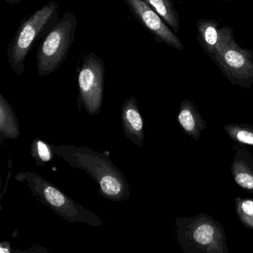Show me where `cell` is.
<instances>
[{
  "label": "cell",
  "mask_w": 253,
  "mask_h": 253,
  "mask_svg": "<svg viewBox=\"0 0 253 253\" xmlns=\"http://www.w3.org/2000/svg\"><path fill=\"white\" fill-rule=\"evenodd\" d=\"M197 40L204 52L212 60L217 52L221 37V28L217 20L212 19H200L197 22Z\"/></svg>",
  "instance_id": "12"
},
{
  "label": "cell",
  "mask_w": 253,
  "mask_h": 253,
  "mask_svg": "<svg viewBox=\"0 0 253 253\" xmlns=\"http://www.w3.org/2000/svg\"><path fill=\"white\" fill-rule=\"evenodd\" d=\"M177 241L186 253H228L223 226L205 213L191 217H177Z\"/></svg>",
  "instance_id": "4"
},
{
  "label": "cell",
  "mask_w": 253,
  "mask_h": 253,
  "mask_svg": "<svg viewBox=\"0 0 253 253\" xmlns=\"http://www.w3.org/2000/svg\"><path fill=\"white\" fill-rule=\"evenodd\" d=\"M156 11L174 33L180 30V18L173 0H144Z\"/></svg>",
  "instance_id": "14"
},
{
  "label": "cell",
  "mask_w": 253,
  "mask_h": 253,
  "mask_svg": "<svg viewBox=\"0 0 253 253\" xmlns=\"http://www.w3.org/2000/svg\"><path fill=\"white\" fill-rule=\"evenodd\" d=\"M78 26L75 14L68 11L41 41L36 54L37 69L40 76L51 75L64 63L75 41Z\"/></svg>",
  "instance_id": "5"
},
{
  "label": "cell",
  "mask_w": 253,
  "mask_h": 253,
  "mask_svg": "<svg viewBox=\"0 0 253 253\" xmlns=\"http://www.w3.org/2000/svg\"><path fill=\"white\" fill-rule=\"evenodd\" d=\"M224 129L235 143L253 146V126L229 124L224 126Z\"/></svg>",
  "instance_id": "15"
},
{
  "label": "cell",
  "mask_w": 253,
  "mask_h": 253,
  "mask_svg": "<svg viewBox=\"0 0 253 253\" xmlns=\"http://www.w3.org/2000/svg\"><path fill=\"white\" fill-rule=\"evenodd\" d=\"M233 149L231 171L234 180L244 190L253 192V155L241 143H235Z\"/></svg>",
  "instance_id": "10"
},
{
  "label": "cell",
  "mask_w": 253,
  "mask_h": 253,
  "mask_svg": "<svg viewBox=\"0 0 253 253\" xmlns=\"http://www.w3.org/2000/svg\"><path fill=\"white\" fill-rule=\"evenodd\" d=\"M60 13L58 3L49 1L21 22L7 47L8 62L16 75H23L26 57L58 23Z\"/></svg>",
  "instance_id": "2"
},
{
  "label": "cell",
  "mask_w": 253,
  "mask_h": 253,
  "mask_svg": "<svg viewBox=\"0 0 253 253\" xmlns=\"http://www.w3.org/2000/svg\"><path fill=\"white\" fill-rule=\"evenodd\" d=\"M0 252L1 253H11V249L10 244L8 242L1 243V247H0Z\"/></svg>",
  "instance_id": "18"
},
{
  "label": "cell",
  "mask_w": 253,
  "mask_h": 253,
  "mask_svg": "<svg viewBox=\"0 0 253 253\" xmlns=\"http://www.w3.org/2000/svg\"><path fill=\"white\" fill-rule=\"evenodd\" d=\"M235 207L241 223L247 229L253 230V198H236Z\"/></svg>",
  "instance_id": "17"
},
{
  "label": "cell",
  "mask_w": 253,
  "mask_h": 253,
  "mask_svg": "<svg viewBox=\"0 0 253 253\" xmlns=\"http://www.w3.org/2000/svg\"><path fill=\"white\" fill-rule=\"evenodd\" d=\"M20 183H25L31 194L57 215L72 223H85L101 226L104 222L95 213L75 202L51 182L35 171L21 170L14 176Z\"/></svg>",
  "instance_id": "3"
},
{
  "label": "cell",
  "mask_w": 253,
  "mask_h": 253,
  "mask_svg": "<svg viewBox=\"0 0 253 253\" xmlns=\"http://www.w3.org/2000/svg\"><path fill=\"white\" fill-rule=\"evenodd\" d=\"M214 1H222V0H214Z\"/></svg>",
  "instance_id": "20"
},
{
  "label": "cell",
  "mask_w": 253,
  "mask_h": 253,
  "mask_svg": "<svg viewBox=\"0 0 253 253\" xmlns=\"http://www.w3.org/2000/svg\"><path fill=\"white\" fill-rule=\"evenodd\" d=\"M30 153L38 167H42L52 161L55 155L52 145L40 138H35L32 142Z\"/></svg>",
  "instance_id": "16"
},
{
  "label": "cell",
  "mask_w": 253,
  "mask_h": 253,
  "mask_svg": "<svg viewBox=\"0 0 253 253\" xmlns=\"http://www.w3.org/2000/svg\"><path fill=\"white\" fill-rule=\"evenodd\" d=\"M55 155L72 168L88 173L99 186V194L114 202L128 200L130 186L125 175L107 155L86 146L52 145Z\"/></svg>",
  "instance_id": "1"
},
{
  "label": "cell",
  "mask_w": 253,
  "mask_h": 253,
  "mask_svg": "<svg viewBox=\"0 0 253 253\" xmlns=\"http://www.w3.org/2000/svg\"><path fill=\"white\" fill-rule=\"evenodd\" d=\"M104 62L95 53L84 56L78 69V100L88 115L96 116L103 106L104 91Z\"/></svg>",
  "instance_id": "7"
},
{
  "label": "cell",
  "mask_w": 253,
  "mask_h": 253,
  "mask_svg": "<svg viewBox=\"0 0 253 253\" xmlns=\"http://www.w3.org/2000/svg\"><path fill=\"white\" fill-rule=\"evenodd\" d=\"M124 1L133 17L153 35L157 42L166 44L177 50L184 48L183 42L177 38L176 33L144 0Z\"/></svg>",
  "instance_id": "8"
},
{
  "label": "cell",
  "mask_w": 253,
  "mask_h": 253,
  "mask_svg": "<svg viewBox=\"0 0 253 253\" xmlns=\"http://www.w3.org/2000/svg\"><path fill=\"white\" fill-rule=\"evenodd\" d=\"M121 121L124 135L139 147L144 141V123L135 97L127 99L121 106Z\"/></svg>",
  "instance_id": "9"
},
{
  "label": "cell",
  "mask_w": 253,
  "mask_h": 253,
  "mask_svg": "<svg viewBox=\"0 0 253 253\" xmlns=\"http://www.w3.org/2000/svg\"><path fill=\"white\" fill-rule=\"evenodd\" d=\"M2 1L10 5H16V4L20 3L23 0H2Z\"/></svg>",
  "instance_id": "19"
},
{
  "label": "cell",
  "mask_w": 253,
  "mask_h": 253,
  "mask_svg": "<svg viewBox=\"0 0 253 253\" xmlns=\"http://www.w3.org/2000/svg\"><path fill=\"white\" fill-rule=\"evenodd\" d=\"M177 121L182 129L195 141H198L201 132L205 129L207 124L193 103L189 100L180 103Z\"/></svg>",
  "instance_id": "11"
},
{
  "label": "cell",
  "mask_w": 253,
  "mask_h": 253,
  "mask_svg": "<svg viewBox=\"0 0 253 253\" xmlns=\"http://www.w3.org/2000/svg\"><path fill=\"white\" fill-rule=\"evenodd\" d=\"M213 61L232 85L250 88L253 84V51L240 46L229 26L221 28V37Z\"/></svg>",
  "instance_id": "6"
},
{
  "label": "cell",
  "mask_w": 253,
  "mask_h": 253,
  "mask_svg": "<svg viewBox=\"0 0 253 253\" xmlns=\"http://www.w3.org/2000/svg\"><path fill=\"white\" fill-rule=\"evenodd\" d=\"M18 118L8 100L0 93V141L16 140L20 137Z\"/></svg>",
  "instance_id": "13"
}]
</instances>
